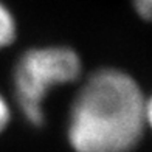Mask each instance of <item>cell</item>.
Instances as JSON below:
<instances>
[{
	"label": "cell",
	"instance_id": "5",
	"mask_svg": "<svg viewBox=\"0 0 152 152\" xmlns=\"http://www.w3.org/2000/svg\"><path fill=\"white\" fill-rule=\"evenodd\" d=\"M134 11L146 22H152V0H130Z\"/></svg>",
	"mask_w": 152,
	"mask_h": 152
},
{
	"label": "cell",
	"instance_id": "1",
	"mask_svg": "<svg viewBox=\"0 0 152 152\" xmlns=\"http://www.w3.org/2000/svg\"><path fill=\"white\" fill-rule=\"evenodd\" d=\"M146 95L134 75L101 67L75 93L67 140L75 152H132L146 129Z\"/></svg>",
	"mask_w": 152,
	"mask_h": 152
},
{
	"label": "cell",
	"instance_id": "6",
	"mask_svg": "<svg viewBox=\"0 0 152 152\" xmlns=\"http://www.w3.org/2000/svg\"><path fill=\"white\" fill-rule=\"evenodd\" d=\"M144 115H146V127H149L152 130V95L146 96V110H144Z\"/></svg>",
	"mask_w": 152,
	"mask_h": 152
},
{
	"label": "cell",
	"instance_id": "4",
	"mask_svg": "<svg viewBox=\"0 0 152 152\" xmlns=\"http://www.w3.org/2000/svg\"><path fill=\"white\" fill-rule=\"evenodd\" d=\"M12 118V107L10 99L5 96V93L0 90V135L8 129Z\"/></svg>",
	"mask_w": 152,
	"mask_h": 152
},
{
	"label": "cell",
	"instance_id": "3",
	"mask_svg": "<svg viewBox=\"0 0 152 152\" xmlns=\"http://www.w3.org/2000/svg\"><path fill=\"white\" fill-rule=\"evenodd\" d=\"M19 23L17 17L14 14L8 3L0 0V51L11 47L17 39Z\"/></svg>",
	"mask_w": 152,
	"mask_h": 152
},
{
	"label": "cell",
	"instance_id": "2",
	"mask_svg": "<svg viewBox=\"0 0 152 152\" xmlns=\"http://www.w3.org/2000/svg\"><path fill=\"white\" fill-rule=\"evenodd\" d=\"M79 78L82 59L75 48L61 44L26 48L12 67V101L26 123L42 126L50 95Z\"/></svg>",
	"mask_w": 152,
	"mask_h": 152
}]
</instances>
